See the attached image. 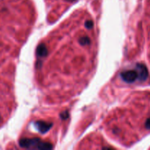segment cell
I'll list each match as a JSON object with an SVG mask.
<instances>
[{
	"mask_svg": "<svg viewBox=\"0 0 150 150\" xmlns=\"http://www.w3.org/2000/svg\"><path fill=\"white\" fill-rule=\"evenodd\" d=\"M67 1H74V0H67Z\"/></svg>",
	"mask_w": 150,
	"mask_h": 150,
	"instance_id": "1",
	"label": "cell"
}]
</instances>
